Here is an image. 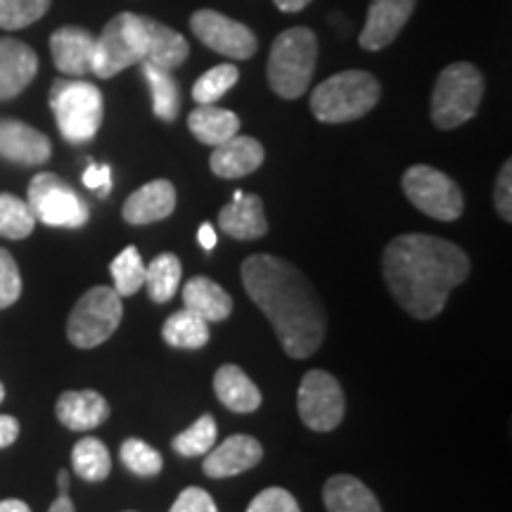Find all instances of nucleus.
<instances>
[{
	"label": "nucleus",
	"instance_id": "obj_1",
	"mask_svg": "<svg viewBox=\"0 0 512 512\" xmlns=\"http://www.w3.org/2000/svg\"><path fill=\"white\" fill-rule=\"evenodd\" d=\"M242 283L249 299L271 320L285 354L309 358L328 332V313L316 287L290 261L256 254L242 264Z\"/></svg>",
	"mask_w": 512,
	"mask_h": 512
},
{
	"label": "nucleus",
	"instance_id": "obj_2",
	"mask_svg": "<svg viewBox=\"0 0 512 512\" xmlns=\"http://www.w3.org/2000/svg\"><path fill=\"white\" fill-rule=\"evenodd\" d=\"M382 273L392 297L408 316L432 320L446 309L451 292L467 280L470 259L453 242L406 233L384 249Z\"/></svg>",
	"mask_w": 512,
	"mask_h": 512
},
{
	"label": "nucleus",
	"instance_id": "obj_3",
	"mask_svg": "<svg viewBox=\"0 0 512 512\" xmlns=\"http://www.w3.org/2000/svg\"><path fill=\"white\" fill-rule=\"evenodd\" d=\"M382 86L370 72L351 69L323 81L311 95L313 117L323 124H347L373 110L380 102Z\"/></svg>",
	"mask_w": 512,
	"mask_h": 512
},
{
	"label": "nucleus",
	"instance_id": "obj_4",
	"mask_svg": "<svg viewBox=\"0 0 512 512\" xmlns=\"http://www.w3.org/2000/svg\"><path fill=\"white\" fill-rule=\"evenodd\" d=\"M318 57L316 34L306 27L287 29L275 38L268 57V86L285 100H297L309 91Z\"/></svg>",
	"mask_w": 512,
	"mask_h": 512
},
{
	"label": "nucleus",
	"instance_id": "obj_5",
	"mask_svg": "<svg viewBox=\"0 0 512 512\" xmlns=\"http://www.w3.org/2000/svg\"><path fill=\"white\" fill-rule=\"evenodd\" d=\"M50 107L67 143L83 145L100 131L105 105L100 88L91 81L57 79L50 88Z\"/></svg>",
	"mask_w": 512,
	"mask_h": 512
},
{
	"label": "nucleus",
	"instance_id": "obj_6",
	"mask_svg": "<svg viewBox=\"0 0 512 512\" xmlns=\"http://www.w3.org/2000/svg\"><path fill=\"white\" fill-rule=\"evenodd\" d=\"M484 98V76L475 64H448L432 93V121L441 131L463 126L475 117Z\"/></svg>",
	"mask_w": 512,
	"mask_h": 512
},
{
	"label": "nucleus",
	"instance_id": "obj_7",
	"mask_svg": "<svg viewBox=\"0 0 512 512\" xmlns=\"http://www.w3.org/2000/svg\"><path fill=\"white\" fill-rule=\"evenodd\" d=\"M124 304L114 287H91L76 302L67 320V337L76 349H95L117 332Z\"/></svg>",
	"mask_w": 512,
	"mask_h": 512
},
{
	"label": "nucleus",
	"instance_id": "obj_8",
	"mask_svg": "<svg viewBox=\"0 0 512 512\" xmlns=\"http://www.w3.org/2000/svg\"><path fill=\"white\" fill-rule=\"evenodd\" d=\"M145 60V22L143 15L121 12L105 24L95 38L93 74L100 79H112L124 69Z\"/></svg>",
	"mask_w": 512,
	"mask_h": 512
},
{
	"label": "nucleus",
	"instance_id": "obj_9",
	"mask_svg": "<svg viewBox=\"0 0 512 512\" xmlns=\"http://www.w3.org/2000/svg\"><path fill=\"white\" fill-rule=\"evenodd\" d=\"M27 204L36 221L50 228H83L91 219V207L67 181L55 174L31 178Z\"/></svg>",
	"mask_w": 512,
	"mask_h": 512
},
{
	"label": "nucleus",
	"instance_id": "obj_10",
	"mask_svg": "<svg viewBox=\"0 0 512 512\" xmlns=\"http://www.w3.org/2000/svg\"><path fill=\"white\" fill-rule=\"evenodd\" d=\"M403 192L418 207L422 214L432 216L437 221H456L465 209L463 192L453 178L434 166L418 164L403 174Z\"/></svg>",
	"mask_w": 512,
	"mask_h": 512
},
{
	"label": "nucleus",
	"instance_id": "obj_11",
	"mask_svg": "<svg viewBox=\"0 0 512 512\" xmlns=\"http://www.w3.org/2000/svg\"><path fill=\"white\" fill-rule=\"evenodd\" d=\"M299 418L313 432H332L344 420L347 399L337 377L325 370H309L299 384L297 394Z\"/></svg>",
	"mask_w": 512,
	"mask_h": 512
},
{
	"label": "nucleus",
	"instance_id": "obj_12",
	"mask_svg": "<svg viewBox=\"0 0 512 512\" xmlns=\"http://www.w3.org/2000/svg\"><path fill=\"white\" fill-rule=\"evenodd\" d=\"M190 29L204 46L233 60H249L259 48V41L247 24L216 10H197L190 17Z\"/></svg>",
	"mask_w": 512,
	"mask_h": 512
},
{
	"label": "nucleus",
	"instance_id": "obj_13",
	"mask_svg": "<svg viewBox=\"0 0 512 512\" xmlns=\"http://www.w3.org/2000/svg\"><path fill=\"white\" fill-rule=\"evenodd\" d=\"M418 0H373L368 8L366 27H363L358 43L363 50H382L392 46L396 36L411 19Z\"/></svg>",
	"mask_w": 512,
	"mask_h": 512
},
{
	"label": "nucleus",
	"instance_id": "obj_14",
	"mask_svg": "<svg viewBox=\"0 0 512 512\" xmlns=\"http://www.w3.org/2000/svg\"><path fill=\"white\" fill-rule=\"evenodd\" d=\"M53 155L46 133L17 119H0V157L19 166H41Z\"/></svg>",
	"mask_w": 512,
	"mask_h": 512
},
{
	"label": "nucleus",
	"instance_id": "obj_15",
	"mask_svg": "<svg viewBox=\"0 0 512 512\" xmlns=\"http://www.w3.org/2000/svg\"><path fill=\"white\" fill-rule=\"evenodd\" d=\"M264 458V448L254 437L233 434L219 446H214L204 458V475L211 479H228L252 470Z\"/></svg>",
	"mask_w": 512,
	"mask_h": 512
},
{
	"label": "nucleus",
	"instance_id": "obj_16",
	"mask_svg": "<svg viewBox=\"0 0 512 512\" xmlns=\"http://www.w3.org/2000/svg\"><path fill=\"white\" fill-rule=\"evenodd\" d=\"M50 53L64 76L93 74L95 36L81 27H62L50 36Z\"/></svg>",
	"mask_w": 512,
	"mask_h": 512
},
{
	"label": "nucleus",
	"instance_id": "obj_17",
	"mask_svg": "<svg viewBox=\"0 0 512 512\" xmlns=\"http://www.w3.org/2000/svg\"><path fill=\"white\" fill-rule=\"evenodd\" d=\"M176 209V188L164 178L159 181L145 183L138 188L121 207L124 221L131 226H147V223H157L169 219Z\"/></svg>",
	"mask_w": 512,
	"mask_h": 512
},
{
	"label": "nucleus",
	"instance_id": "obj_18",
	"mask_svg": "<svg viewBox=\"0 0 512 512\" xmlns=\"http://www.w3.org/2000/svg\"><path fill=\"white\" fill-rule=\"evenodd\" d=\"M38 57L17 38H0V100L17 98L34 81Z\"/></svg>",
	"mask_w": 512,
	"mask_h": 512
},
{
	"label": "nucleus",
	"instance_id": "obj_19",
	"mask_svg": "<svg viewBox=\"0 0 512 512\" xmlns=\"http://www.w3.org/2000/svg\"><path fill=\"white\" fill-rule=\"evenodd\" d=\"M264 145L256 138L233 136L226 143L216 145L211 152L209 166L219 178H242L254 174L264 164Z\"/></svg>",
	"mask_w": 512,
	"mask_h": 512
},
{
	"label": "nucleus",
	"instance_id": "obj_20",
	"mask_svg": "<svg viewBox=\"0 0 512 512\" xmlns=\"http://www.w3.org/2000/svg\"><path fill=\"white\" fill-rule=\"evenodd\" d=\"M219 228L235 240H259L268 233L264 202L259 195H245L238 190L233 202L226 204L219 214Z\"/></svg>",
	"mask_w": 512,
	"mask_h": 512
},
{
	"label": "nucleus",
	"instance_id": "obj_21",
	"mask_svg": "<svg viewBox=\"0 0 512 512\" xmlns=\"http://www.w3.org/2000/svg\"><path fill=\"white\" fill-rule=\"evenodd\" d=\"M57 420L72 432H88L110 418V403L93 389L64 392L55 406Z\"/></svg>",
	"mask_w": 512,
	"mask_h": 512
},
{
	"label": "nucleus",
	"instance_id": "obj_22",
	"mask_svg": "<svg viewBox=\"0 0 512 512\" xmlns=\"http://www.w3.org/2000/svg\"><path fill=\"white\" fill-rule=\"evenodd\" d=\"M145 22V60L164 69V72H174L188 60L190 46L188 41L166 24L157 22L152 17H143Z\"/></svg>",
	"mask_w": 512,
	"mask_h": 512
},
{
	"label": "nucleus",
	"instance_id": "obj_23",
	"mask_svg": "<svg viewBox=\"0 0 512 512\" xmlns=\"http://www.w3.org/2000/svg\"><path fill=\"white\" fill-rule=\"evenodd\" d=\"M214 392L223 406L233 413H254L261 406L259 387L249 380L245 370L233 363L216 370Z\"/></svg>",
	"mask_w": 512,
	"mask_h": 512
},
{
	"label": "nucleus",
	"instance_id": "obj_24",
	"mask_svg": "<svg viewBox=\"0 0 512 512\" xmlns=\"http://www.w3.org/2000/svg\"><path fill=\"white\" fill-rule=\"evenodd\" d=\"M183 304L185 309L195 311L207 323H221V320H226L233 313V299H230V294L219 283L202 278V275H197V278L185 283Z\"/></svg>",
	"mask_w": 512,
	"mask_h": 512
},
{
	"label": "nucleus",
	"instance_id": "obj_25",
	"mask_svg": "<svg viewBox=\"0 0 512 512\" xmlns=\"http://www.w3.org/2000/svg\"><path fill=\"white\" fill-rule=\"evenodd\" d=\"M323 503L328 512H382L373 491L351 475L330 477L323 489Z\"/></svg>",
	"mask_w": 512,
	"mask_h": 512
},
{
	"label": "nucleus",
	"instance_id": "obj_26",
	"mask_svg": "<svg viewBox=\"0 0 512 512\" xmlns=\"http://www.w3.org/2000/svg\"><path fill=\"white\" fill-rule=\"evenodd\" d=\"M190 133L204 145H221L240 133V117L216 105H200L188 117Z\"/></svg>",
	"mask_w": 512,
	"mask_h": 512
},
{
	"label": "nucleus",
	"instance_id": "obj_27",
	"mask_svg": "<svg viewBox=\"0 0 512 512\" xmlns=\"http://www.w3.org/2000/svg\"><path fill=\"white\" fill-rule=\"evenodd\" d=\"M162 337L174 349H202L209 342V323L195 311L181 309L166 318Z\"/></svg>",
	"mask_w": 512,
	"mask_h": 512
},
{
	"label": "nucleus",
	"instance_id": "obj_28",
	"mask_svg": "<svg viewBox=\"0 0 512 512\" xmlns=\"http://www.w3.org/2000/svg\"><path fill=\"white\" fill-rule=\"evenodd\" d=\"M181 278H183L181 259L171 252L155 256V259L150 261V266H145V287L155 304L169 302V299L178 292Z\"/></svg>",
	"mask_w": 512,
	"mask_h": 512
},
{
	"label": "nucleus",
	"instance_id": "obj_29",
	"mask_svg": "<svg viewBox=\"0 0 512 512\" xmlns=\"http://www.w3.org/2000/svg\"><path fill=\"white\" fill-rule=\"evenodd\" d=\"M72 465L76 475L86 479V482H102L112 472L110 451L95 437H83L81 441H76L72 451Z\"/></svg>",
	"mask_w": 512,
	"mask_h": 512
},
{
	"label": "nucleus",
	"instance_id": "obj_30",
	"mask_svg": "<svg viewBox=\"0 0 512 512\" xmlns=\"http://www.w3.org/2000/svg\"><path fill=\"white\" fill-rule=\"evenodd\" d=\"M143 76L150 83L155 117L162 121H174L178 117V110H181V93H178L174 76L150 62H143Z\"/></svg>",
	"mask_w": 512,
	"mask_h": 512
},
{
	"label": "nucleus",
	"instance_id": "obj_31",
	"mask_svg": "<svg viewBox=\"0 0 512 512\" xmlns=\"http://www.w3.org/2000/svg\"><path fill=\"white\" fill-rule=\"evenodd\" d=\"M36 216L29 204L10 192H0V235L8 240H24L34 233Z\"/></svg>",
	"mask_w": 512,
	"mask_h": 512
},
{
	"label": "nucleus",
	"instance_id": "obj_32",
	"mask_svg": "<svg viewBox=\"0 0 512 512\" xmlns=\"http://www.w3.org/2000/svg\"><path fill=\"white\" fill-rule=\"evenodd\" d=\"M110 273L114 280V290H117L121 299L131 297V294H136L145 285V264L133 245L119 252L117 259L112 261Z\"/></svg>",
	"mask_w": 512,
	"mask_h": 512
},
{
	"label": "nucleus",
	"instance_id": "obj_33",
	"mask_svg": "<svg viewBox=\"0 0 512 512\" xmlns=\"http://www.w3.org/2000/svg\"><path fill=\"white\" fill-rule=\"evenodd\" d=\"M238 81L240 72L235 64H219V67H211L207 74L197 79L195 86H192V98H195L197 105H214Z\"/></svg>",
	"mask_w": 512,
	"mask_h": 512
},
{
	"label": "nucleus",
	"instance_id": "obj_34",
	"mask_svg": "<svg viewBox=\"0 0 512 512\" xmlns=\"http://www.w3.org/2000/svg\"><path fill=\"white\" fill-rule=\"evenodd\" d=\"M216 437H219V430H216L214 418L211 415H202L200 420L192 422L188 430L178 434L171 446L183 458H200L207 456L211 448L216 446Z\"/></svg>",
	"mask_w": 512,
	"mask_h": 512
},
{
	"label": "nucleus",
	"instance_id": "obj_35",
	"mask_svg": "<svg viewBox=\"0 0 512 512\" xmlns=\"http://www.w3.org/2000/svg\"><path fill=\"white\" fill-rule=\"evenodd\" d=\"M50 10V0H0V29L17 31L38 22Z\"/></svg>",
	"mask_w": 512,
	"mask_h": 512
},
{
	"label": "nucleus",
	"instance_id": "obj_36",
	"mask_svg": "<svg viewBox=\"0 0 512 512\" xmlns=\"http://www.w3.org/2000/svg\"><path fill=\"white\" fill-rule=\"evenodd\" d=\"M119 456L121 463L138 477H157L164 467L162 456L150 444H145L143 439H126L121 444Z\"/></svg>",
	"mask_w": 512,
	"mask_h": 512
},
{
	"label": "nucleus",
	"instance_id": "obj_37",
	"mask_svg": "<svg viewBox=\"0 0 512 512\" xmlns=\"http://www.w3.org/2000/svg\"><path fill=\"white\" fill-rule=\"evenodd\" d=\"M22 294V275L8 249L0 247V309H8Z\"/></svg>",
	"mask_w": 512,
	"mask_h": 512
},
{
	"label": "nucleus",
	"instance_id": "obj_38",
	"mask_svg": "<svg viewBox=\"0 0 512 512\" xmlns=\"http://www.w3.org/2000/svg\"><path fill=\"white\" fill-rule=\"evenodd\" d=\"M247 512H302V510H299L297 498H294L290 491L280 489V486H271V489L261 491V494L249 503Z\"/></svg>",
	"mask_w": 512,
	"mask_h": 512
},
{
	"label": "nucleus",
	"instance_id": "obj_39",
	"mask_svg": "<svg viewBox=\"0 0 512 512\" xmlns=\"http://www.w3.org/2000/svg\"><path fill=\"white\" fill-rule=\"evenodd\" d=\"M169 512H219V508H216L214 498L200 486H188V489L181 491V496L176 498Z\"/></svg>",
	"mask_w": 512,
	"mask_h": 512
},
{
	"label": "nucleus",
	"instance_id": "obj_40",
	"mask_svg": "<svg viewBox=\"0 0 512 512\" xmlns=\"http://www.w3.org/2000/svg\"><path fill=\"white\" fill-rule=\"evenodd\" d=\"M496 211L501 214L503 221H512V162H505L501 174L496 178V192H494Z\"/></svg>",
	"mask_w": 512,
	"mask_h": 512
},
{
	"label": "nucleus",
	"instance_id": "obj_41",
	"mask_svg": "<svg viewBox=\"0 0 512 512\" xmlns=\"http://www.w3.org/2000/svg\"><path fill=\"white\" fill-rule=\"evenodd\" d=\"M83 185L91 190H98L100 197H107L112 190V169L107 164H88L86 171H83Z\"/></svg>",
	"mask_w": 512,
	"mask_h": 512
},
{
	"label": "nucleus",
	"instance_id": "obj_42",
	"mask_svg": "<svg viewBox=\"0 0 512 512\" xmlns=\"http://www.w3.org/2000/svg\"><path fill=\"white\" fill-rule=\"evenodd\" d=\"M19 437V422L12 415H0V448H8Z\"/></svg>",
	"mask_w": 512,
	"mask_h": 512
},
{
	"label": "nucleus",
	"instance_id": "obj_43",
	"mask_svg": "<svg viewBox=\"0 0 512 512\" xmlns=\"http://www.w3.org/2000/svg\"><path fill=\"white\" fill-rule=\"evenodd\" d=\"M197 242L207 249V252H211V249L216 247V242H219V235H216V230L211 223H202L200 230H197Z\"/></svg>",
	"mask_w": 512,
	"mask_h": 512
},
{
	"label": "nucleus",
	"instance_id": "obj_44",
	"mask_svg": "<svg viewBox=\"0 0 512 512\" xmlns=\"http://www.w3.org/2000/svg\"><path fill=\"white\" fill-rule=\"evenodd\" d=\"M273 3H275V8L283 10V12H299V10H304L311 0H273Z\"/></svg>",
	"mask_w": 512,
	"mask_h": 512
},
{
	"label": "nucleus",
	"instance_id": "obj_45",
	"mask_svg": "<svg viewBox=\"0 0 512 512\" xmlns=\"http://www.w3.org/2000/svg\"><path fill=\"white\" fill-rule=\"evenodd\" d=\"M0 512H31V508L17 498H5V501H0Z\"/></svg>",
	"mask_w": 512,
	"mask_h": 512
},
{
	"label": "nucleus",
	"instance_id": "obj_46",
	"mask_svg": "<svg viewBox=\"0 0 512 512\" xmlns=\"http://www.w3.org/2000/svg\"><path fill=\"white\" fill-rule=\"evenodd\" d=\"M48 512H76L72 498H69V494H60L55 498V503L50 505Z\"/></svg>",
	"mask_w": 512,
	"mask_h": 512
},
{
	"label": "nucleus",
	"instance_id": "obj_47",
	"mask_svg": "<svg viewBox=\"0 0 512 512\" xmlns=\"http://www.w3.org/2000/svg\"><path fill=\"white\" fill-rule=\"evenodd\" d=\"M57 486H60V494H69V472L67 470L57 472Z\"/></svg>",
	"mask_w": 512,
	"mask_h": 512
},
{
	"label": "nucleus",
	"instance_id": "obj_48",
	"mask_svg": "<svg viewBox=\"0 0 512 512\" xmlns=\"http://www.w3.org/2000/svg\"><path fill=\"white\" fill-rule=\"evenodd\" d=\"M3 399H5V387H3V382H0V403H3Z\"/></svg>",
	"mask_w": 512,
	"mask_h": 512
}]
</instances>
